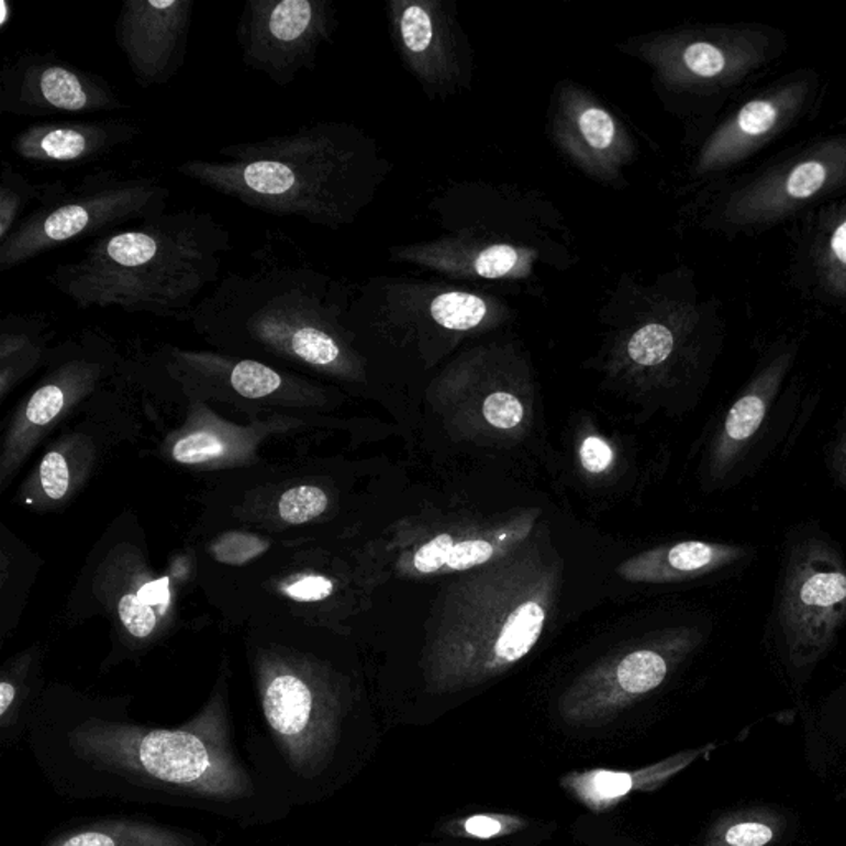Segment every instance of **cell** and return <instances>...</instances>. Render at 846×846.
I'll return each mask as SVG.
<instances>
[{"mask_svg":"<svg viewBox=\"0 0 846 846\" xmlns=\"http://www.w3.org/2000/svg\"><path fill=\"white\" fill-rule=\"evenodd\" d=\"M29 744L64 795L203 810L242 825L283 820L293 802L270 767L238 749L225 701L180 727H147L103 714L38 721Z\"/></svg>","mask_w":846,"mask_h":846,"instance_id":"obj_1","label":"cell"},{"mask_svg":"<svg viewBox=\"0 0 846 846\" xmlns=\"http://www.w3.org/2000/svg\"><path fill=\"white\" fill-rule=\"evenodd\" d=\"M350 291L293 237L268 231L241 270H229L193 311V330L234 353L344 374L353 367Z\"/></svg>","mask_w":846,"mask_h":846,"instance_id":"obj_2","label":"cell"},{"mask_svg":"<svg viewBox=\"0 0 846 846\" xmlns=\"http://www.w3.org/2000/svg\"><path fill=\"white\" fill-rule=\"evenodd\" d=\"M177 172L261 214L341 229L370 202L383 167L353 124L320 121L222 146L214 159L183 160Z\"/></svg>","mask_w":846,"mask_h":846,"instance_id":"obj_3","label":"cell"},{"mask_svg":"<svg viewBox=\"0 0 846 846\" xmlns=\"http://www.w3.org/2000/svg\"><path fill=\"white\" fill-rule=\"evenodd\" d=\"M231 252V232L212 212L182 209L97 238L48 281L81 311L116 308L190 321Z\"/></svg>","mask_w":846,"mask_h":846,"instance_id":"obj_4","label":"cell"},{"mask_svg":"<svg viewBox=\"0 0 846 846\" xmlns=\"http://www.w3.org/2000/svg\"><path fill=\"white\" fill-rule=\"evenodd\" d=\"M170 190L157 177L103 169L75 183H42L41 199L8 241L0 244V271L14 270L64 245L104 237L127 225L166 214Z\"/></svg>","mask_w":846,"mask_h":846,"instance_id":"obj_5","label":"cell"},{"mask_svg":"<svg viewBox=\"0 0 846 846\" xmlns=\"http://www.w3.org/2000/svg\"><path fill=\"white\" fill-rule=\"evenodd\" d=\"M337 14L331 0H247L235 41L248 70L290 87L313 71L323 45L331 44Z\"/></svg>","mask_w":846,"mask_h":846,"instance_id":"obj_6","label":"cell"},{"mask_svg":"<svg viewBox=\"0 0 846 846\" xmlns=\"http://www.w3.org/2000/svg\"><path fill=\"white\" fill-rule=\"evenodd\" d=\"M127 108L130 103L108 78L54 52H22L0 71V113L54 120Z\"/></svg>","mask_w":846,"mask_h":846,"instance_id":"obj_7","label":"cell"},{"mask_svg":"<svg viewBox=\"0 0 846 846\" xmlns=\"http://www.w3.org/2000/svg\"><path fill=\"white\" fill-rule=\"evenodd\" d=\"M846 616V572L826 547L803 550L787 570L780 625L792 654H819Z\"/></svg>","mask_w":846,"mask_h":846,"instance_id":"obj_8","label":"cell"},{"mask_svg":"<svg viewBox=\"0 0 846 846\" xmlns=\"http://www.w3.org/2000/svg\"><path fill=\"white\" fill-rule=\"evenodd\" d=\"M193 0H124L114 42L141 88L169 84L186 64Z\"/></svg>","mask_w":846,"mask_h":846,"instance_id":"obj_9","label":"cell"},{"mask_svg":"<svg viewBox=\"0 0 846 846\" xmlns=\"http://www.w3.org/2000/svg\"><path fill=\"white\" fill-rule=\"evenodd\" d=\"M140 134L137 124L120 118H54L19 131L11 149L35 166L78 167L104 159Z\"/></svg>","mask_w":846,"mask_h":846,"instance_id":"obj_10","label":"cell"},{"mask_svg":"<svg viewBox=\"0 0 846 846\" xmlns=\"http://www.w3.org/2000/svg\"><path fill=\"white\" fill-rule=\"evenodd\" d=\"M556 133L574 160L599 177L615 176L632 157V141L616 118L577 90L564 91Z\"/></svg>","mask_w":846,"mask_h":846,"instance_id":"obj_11","label":"cell"},{"mask_svg":"<svg viewBox=\"0 0 846 846\" xmlns=\"http://www.w3.org/2000/svg\"><path fill=\"white\" fill-rule=\"evenodd\" d=\"M393 37L403 60L423 81L444 87L458 77L457 42L447 15L431 2H392Z\"/></svg>","mask_w":846,"mask_h":846,"instance_id":"obj_12","label":"cell"},{"mask_svg":"<svg viewBox=\"0 0 846 846\" xmlns=\"http://www.w3.org/2000/svg\"><path fill=\"white\" fill-rule=\"evenodd\" d=\"M44 846H203L199 835L140 820H100L52 836Z\"/></svg>","mask_w":846,"mask_h":846,"instance_id":"obj_13","label":"cell"},{"mask_svg":"<svg viewBox=\"0 0 846 846\" xmlns=\"http://www.w3.org/2000/svg\"><path fill=\"white\" fill-rule=\"evenodd\" d=\"M52 323L38 313H12L0 321V386L8 393L47 356Z\"/></svg>","mask_w":846,"mask_h":846,"instance_id":"obj_14","label":"cell"},{"mask_svg":"<svg viewBox=\"0 0 846 846\" xmlns=\"http://www.w3.org/2000/svg\"><path fill=\"white\" fill-rule=\"evenodd\" d=\"M773 383H767L762 389L750 390L741 397L727 413L724 423L723 441H721V458H733L741 447L747 444L762 425L769 409Z\"/></svg>","mask_w":846,"mask_h":846,"instance_id":"obj_15","label":"cell"},{"mask_svg":"<svg viewBox=\"0 0 846 846\" xmlns=\"http://www.w3.org/2000/svg\"><path fill=\"white\" fill-rule=\"evenodd\" d=\"M546 622V612L536 602H527L517 606L504 623L498 637L494 654L501 664H514L526 657L539 641Z\"/></svg>","mask_w":846,"mask_h":846,"instance_id":"obj_16","label":"cell"},{"mask_svg":"<svg viewBox=\"0 0 846 846\" xmlns=\"http://www.w3.org/2000/svg\"><path fill=\"white\" fill-rule=\"evenodd\" d=\"M42 183H34L27 176L15 170L9 160L2 163L0 172V244L25 218V210L32 202H38Z\"/></svg>","mask_w":846,"mask_h":846,"instance_id":"obj_17","label":"cell"},{"mask_svg":"<svg viewBox=\"0 0 846 846\" xmlns=\"http://www.w3.org/2000/svg\"><path fill=\"white\" fill-rule=\"evenodd\" d=\"M432 320L448 331H471L490 316L491 307L485 298L465 291H445L431 301Z\"/></svg>","mask_w":846,"mask_h":846,"instance_id":"obj_18","label":"cell"},{"mask_svg":"<svg viewBox=\"0 0 846 846\" xmlns=\"http://www.w3.org/2000/svg\"><path fill=\"white\" fill-rule=\"evenodd\" d=\"M533 254L507 244H493L488 247L470 251L460 258V268L470 277L500 280L507 277H520L524 268L531 264Z\"/></svg>","mask_w":846,"mask_h":846,"instance_id":"obj_19","label":"cell"},{"mask_svg":"<svg viewBox=\"0 0 846 846\" xmlns=\"http://www.w3.org/2000/svg\"><path fill=\"white\" fill-rule=\"evenodd\" d=\"M668 665L652 650L633 652L620 661L616 681L625 693L644 694L664 683Z\"/></svg>","mask_w":846,"mask_h":846,"instance_id":"obj_20","label":"cell"},{"mask_svg":"<svg viewBox=\"0 0 846 846\" xmlns=\"http://www.w3.org/2000/svg\"><path fill=\"white\" fill-rule=\"evenodd\" d=\"M674 333L660 323H648L630 337V359L638 366L652 367L665 363L674 350Z\"/></svg>","mask_w":846,"mask_h":846,"instance_id":"obj_21","label":"cell"},{"mask_svg":"<svg viewBox=\"0 0 846 846\" xmlns=\"http://www.w3.org/2000/svg\"><path fill=\"white\" fill-rule=\"evenodd\" d=\"M327 497L318 487H298L288 490L278 503V513L288 524L310 523L326 511Z\"/></svg>","mask_w":846,"mask_h":846,"instance_id":"obj_22","label":"cell"},{"mask_svg":"<svg viewBox=\"0 0 846 846\" xmlns=\"http://www.w3.org/2000/svg\"><path fill=\"white\" fill-rule=\"evenodd\" d=\"M270 544L255 534L232 533L222 534L212 547L210 553L214 554L215 559L229 566H244L251 563L255 557L261 556L268 549Z\"/></svg>","mask_w":846,"mask_h":846,"instance_id":"obj_23","label":"cell"},{"mask_svg":"<svg viewBox=\"0 0 846 846\" xmlns=\"http://www.w3.org/2000/svg\"><path fill=\"white\" fill-rule=\"evenodd\" d=\"M227 454V444L210 432H196L180 438L172 448V458L179 464L197 465L218 460Z\"/></svg>","mask_w":846,"mask_h":846,"instance_id":"obj_24","label":"cell"},{"mask_svg":"<svg viewBox=\"0 0 846 846\" xmlns=\"http://www.w3.org/2000/svg\"><path fill=\"white\" fill-rule=\"evenodd\" d=\"M633 782L635 780L630 773L595 770V772L587 773L579 780V789L590 802L605 803L628 793Z\"/></svg>","mask_w":846,"mask_h":846,"instance_id":"obj_25","label":"cell"},{"mask_svg":"<svg viewBox=\"0 0 846 846\" xmlns=\"http://www.w3.org/2000/svg\"><path fill=\"white\" fill-rule=\"evenodd\" d=\"M121 622L134 638H147L157 623L156 610L137 595H124L118 605Z\"/></svg>","mask_w":846,"mask_h":846,"instance_id":"obj_26","label":"cell"},{"mask_svg":"<svg viewBox=\"0 0 846 846\" xmlns=\"http://www.w3.org/2000/svg\"><path fill=\"white\" fill-rule=\"evenodd\" d=\"M483 415L493 427L511 431L524 416V407L513 393L494 392L483 403Z\"/></svg>","mask_w":846,"mask_h":846,"instance_id":"obj_27","label":"cell"},{"mask_svg":"<svg viewBox=\"0 0 846 846\" xmlns=\"http://www.w3.org/2000/svg\"><path fill=\"white\" fill-rule=\"evenodd\" d=\"M684 68L701 78L717 77L726 68L723 52L706 42L688 45L681 54Z\"/></svg>","mask_w":846,"mask_h":846,"instance_id":"obj_28","label":"cell"},{"mask_svg":"<svg viewBox=\"0 0 846 846\" xmlns=\"http://www.w3.org/2000/svg\"><path fill=\"white\" fill-rule=\"evenodd\" d=\"M42 490L51 500H62L70 488V468L64 455L51 452L41 465Z\"/></svg>","mask_w":846,"mask_h":846,"instance_id":"obj_29","label":"cell"},{"mask_svg":"<svg viewBox=\"0 0 846 846\" xmlns=\"http://www.w3.org/2000/svg\"><path fill=\"white\" fill-rule=\"evenodd\" d=\"M777 114L779 110L770 101H754L741 111L737 118V133L744 137L767 133L776 124Z\"/></svg>","mask_w":846,"mask_h":846,"instance_id":"obj_30","label":"cell"},{"mask_svg":"<svg viewBox=\"0 0 846 846\" xmlns=\"http://www.w3.org/2000/svg\"><path fill=\"white\" fill-rule=\"evenodd\" d=\"M826 180V169L816 160L800 164L787 179L786 190L795 199H805L822 189Z\"/></svg>","mask_w":846,"mask_h":846,"instance_id":"obj_31","label":"cell"},{"mask_svg":"<svg viewBox=\"0 0 846 846\" xmlns=\"http://www.w3.org/2000/svg\"><path fill=\"white\" fill-rule=\"evenodd\" d=\"M493 544L488 543V541H461V543L454 544V547H452L447 567L452 570L470 569V567L488 563L493 557Z\"/></svg>","mask_w":846,"mask_h":846,"instance_id":"obj_32","label":"cell"},{"mask_svg":"<svg viewBox=\"0 0 846 846\" xmlns=\"http://www.w3.org/2000/svg\"><path fill=\"white\" fill-rule=\"evenodd\" d=\"M452 547H454L452 537L448 534H441L416 550L415 556H413V566L419 572H437V570L447 567Z\"/></svg>","mask_w":846,"mask_h":846,"instance_id":"obj_33","label":"cell"},{"mask_svg":"<svg viewBox=\"0 0 846 846\" xmlns=\"http://www.w3.org/2000/svg\"><path fill=\"white\" fill-rule=\"evenodd\" d=\"M772 830L762 823H737L727 830L726 842L731 846H764L772 839Z\"/></svg>","mask_w":846,"mask_h":846,"instance_id":"obj_34","label":"cell"},{"mask_svg":"<svg viewBox=\"0 0 846 846\" xmlns=\"http://www.w3.org/2000/svg\"><path fill=\"white\" fill-rule=\"evenodd\" d=\"M580 461L590 474H602L612 465L613 452L602 438L589 437L580 447Z\"/></svg>","mask_w":846,"mask_h":846,"instance_id":"obj_35","label":"cell"},{"mask_svg":"<svg viewBox=\"0 0 846 846\" xmlns=\"http://www.w3.org/2000/svg\"><path fill=\"white\" fill-rule=\"evenodd\" d=\"M285 592L298 600H323L333 593V583L320 576L303 577L285 587Z\"/></svg>","mask_w":846,"mask_h":846,"instance_id":"obj_36","label":"cell"},{"mask_svg":"<svg viewBox=\"0 0 846 846\" xmlns=\"http://www.w3.org/2000/svg\"><path fill=\"white\" fill-rule=\"evenodd\" d=\"M465 830L470 835L480 836V838H491V836L498 835L503 830V826H501L497 819H491V816H471L465 823Z\"/></svg>","mask_w":846,"mask_h":846,"instance_id":"obj_37","label":"cell"},{"mask_svg":"<svg viewBox=\"0 0 846 846\" xmlns=\"http://www.w3.org/2000/svg\"><path fill=\"white\" fill-rule=\"evenodd\" d=\"M143 602L146 603H159L163 600H167L166 582H153L151 586L144 587L136 593Z\"/></svg>","mask_w":846,"mask_h":846,"instance_id":"obj_38","label":"cell"},{"mask_svg":"<svg viewBox=\"0 0 846 846\" xmlns=\"http://www.w3.org/2000/svg\"><path fill=\"white\" fill-rule=\"evenodd\" d=\"M833 254L842 264H846V222L836 229L832 241Z\"/></svg>","mask_w":846,"mask_h":846,"instance_id":"obj_39","label":"cell"},{"mask_svg":"<svg viewBox=\"0 0 846 846\" xmlns=\"http://www.w3.org/2000/svg\"><path fill=\"white\" fill-rule=\"evenodd\" d=\"M14 19V5L9 4L8 0L0 2V31H5Z\"/></svg>","mask_w":846,"mask_h":846,"instance_id":"obj_40","label":"cell"}]
</instances>
